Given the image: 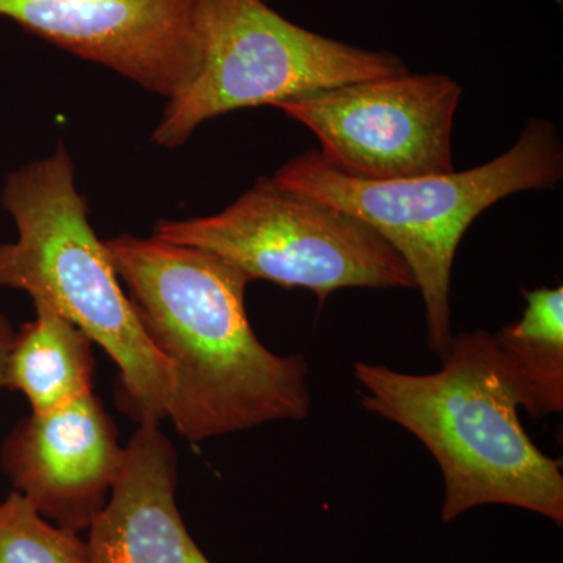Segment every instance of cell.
I'll use <instances>...</instances> for the list:
<instances>
[{"instance_id":"1","label":"cell","mask_w":563,"mask_h":563,"mask_svg":"<svg viewBox=\"0 0 563 563\" xmlns=\"http://www.w3.org/2000/svg\"><path fill=\"white\" fill-rule=\"evenodd\" d=\"M151 343L169 362V420L188 442L309 417V363L274 354L247 320L251 279L235 265L161 236L106 242Z\"/></svg>"},{"instance_id":"2","label":"cell","mask_w":563,"mask_h":563,"mask_svg":"<svg viewBox=\"0 0 563 563\" xmlns=\"http://www.w3.org/2000/svg\"><path fill=\"white\" fill-rule=\"evenodd\" d=\"M440 372L406 374L357 362L362 404L417 437L443 474V523L490 504L563 525L561 462L533 444L492 333L453 336Z\"/></svg>"},{"instance_id":"3","label":"cell","mask_w":563,"mask_h":563,"mask_svg":"<svg viewBox=\"0 0 563 563\" xmlns=\"http://www.w3.org/2000/svg\"><path fill=\"white\" fill-rule=\"evenodd\" d=\"M2 206L18 240L0 244V287L49 303L87 333L120 369L118 398L125 415L139 424H161L176 390L172 365L144 332L106 242L88 221L69 152L58 146L10 174Z\"/></svg>"},{"instance_id":"4","label":"cell","mask_w":563,"mask_h":563,"mask_svg":"<svg viewBox=\"0 0 563 563\" xmlns=\"http://www.w3.org/2000/svg\"><path fill=\"white\" fill-rule=\"evenodd\" d=\"M563 177V146L553 122L532 120L501 157L463 173L373 181L336 172L320 151L285 163L273 177L285 190L361 218L409 265L426 306L428 342L450 350V288L455 252L473 221L515 192L554 188Z\"/></svg>"},{"instance_id":"5","label":"cell","mask_w":563,"mask_h":563,"mask_svg":"<svg viewBox=\"0 0 563 563\" xmlns=\"http://www.w3.org/2000/svg\"><path fill=\"white\" fill-rule=\"evenodd\" d=\"M201 60L168 99L154 143L179 147L202 122L340 85L406 73L390 52L368 51L307 31L263 0H192Z\"/></svg>"},{"instance_id":"6","label":"cell","mask_w":563,"mask_h":563,"mask_svg":"<svg viewBox=\"0 0 563 563\" xmlns=\"http://www.w3.org/2000/svg\"><path fill=\"white\" fill-rule=\"evenodd\" d=\"M155 235L209 251L251 280L313 291L320 303L343 288H417L409 265L372 225L266 177L220 213L158 222Z\"/></svg>"},{"instance_id":"7","label":"cell","mask_w":563,"mask_h":563,"mask_svg":"<svg viewBox=\"0 0 563 563\" xmlns=\"http://www.w3.org/2000/svg\"><path fill=\"white\" fill-rule=\"evenodd\" d=\"M457 81L443 74L377 77L282 102L317 136L329 165L354 179L387 181L454 173Z\"/></svg>"},{"instance_id":"8","label":"cell","mask_w":563,"mask_h":563,"mask_svg":"<svg viewBox=\"0 0 563 563\" xmlns=\"http://www.w3.org/2000/svg\"><path fill=\"white\" fill-rule=\"evenodd\" d=\"M0 16L166 99L201 60L192 0H0Z\"/></svg>"},{"instance_id":"9","label":"cell","mask_w":563,"mask_h":563,"mask_svg":"<svg viewBox=\"0 0 563 563\" xmlns=\"http://www.w3.org/2000/svg\"><path fill=\"white\" fill-rule=\"evenodd\" d=\"M124 453L117 426L90 391L16 424L2 466L43 517L80 533L109 501Z\"/></svg>"},{"instance_id":"10","label":"cell","mask_w":563,"mask_h":563,"mask_svg":"<svg viewBox=\"0 0 563 563\" xmlns=\"http://www.w3.org/2000/svg\"><path fill=\"white\" fill-rule=\"evenodd\" d=\"M124 450L109 501L88 528V563H211L177 509V455L158 424H140Z\"/></svg>"},{"instance_id":"11","label":"cell","mask_w":563,"mask_h":563,"mask_svg":"<svg viewBox=\"0 0 563 563\" xmlns=\"http://www.w3.org/2000/svg\"><path fill=\"white\" fill-rule=\"evenodd\" d=\"M35 320L11 340L2 385L22 393L38 413L92 391L95 354L87 333L49 303L35 301Z\"/></svg>"},{"instance_id":"12","label":"cell","mask_w":563,"mask_h":563,"mask_svg":"<svg viewBox=\"0 0 563 563\" xmlns=\"http://www.w3.org/2000/svg\"><path fill=\"white\" fill-rule=\"evenodd\" d=\"M523 317L493 336L518 402L540 418L563 410V288L525 291Z\"/></svg>"},{"instance_id":"13","label":"cell","mask_w":563,"mask_h":563,"mask_svg":"<svg viewBox=\"0 0 563 563\" xmlns=\"http://www.w3.org/2000/svg\"><path fill=\"white\" fill-rule=\"evenodd\" d=\"M0 563H88V544L13 490L0 503Z\"/></svg>"},{"instance_id":"14","label":"cell","mask_w":563,"mask_h":563,"mask_svg":"<svg viewBox=\"0 0 563 563\" xmlns=\"http://www.w3.org/2000/svg\"><path fill=\"white\" fill-rule=\"evenodd\" d=\"M13 328H11L9 318L3 317L0 313V390H2V374H3V363H5L7 352H9V347L11 344V340H13Z\"/></svg>"}]
</instances>
